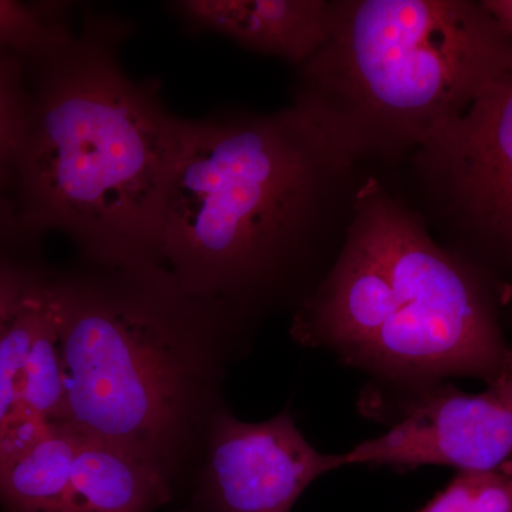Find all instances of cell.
I'll list each match as a JSON object with an SVG mask.
<instances>
[{
  "mask_svg": "<svg viewBox=\"0 0 512 512\" xmlns=\"http://www.w3.org/2000/svg\"><path fill=\"white\" fill-rule=\"evenodd\" d=\"M301 111L178 120L158 254L185 293L261 325L298 311L335 262L365 184Z\"/></svg>",
  "mask_w": 512,
  "mask_h": 512,
  "instance_id": "obj_1",
  "label": "cell"
},
{
  "mask_svg": "<svg viewBox=\"0 0 512 512\" xmlns=\"http://www.w3.org/2000/svg\"><path fill=\"white\" fill-rule=\"evenodd\" d=\"M63 424L113 444L177 495L194 481L231 367L258 325L188 295L164 266L83 264L53 278Z\"/></svg>",
  "mask_w": 512,
  "mask_h": 512,
  "instance_id": "obj_2",
  "label": "cell"
},
{
  "mask_svg": "<svg viewBox=\"0 0 512 512\" xmlns=\"http://www.w3.org/2000/svg\"><path fill=\"white\" fill-rule=\"evenodd\" d=\"M134 23L86 6L79 28L35 63L13 165L18 215L32 234L67 235L84 264L163 266L158 221L180 117L158 80L124 72Z\"/></svg>",
  "mask_w": 512,
  "mask_h": 512,
  "instance_id": "obj_3",
  "label": "cell"
},
{
  "mask_svg": "<svg viewBox=\"0 0 512 512\" xmlns=\"http://www.w3.org/2000/svg\"><path fill=\"white\" fill-rule=\"evenodd\" d=\"M498 296L419 212L367 177L335 262L292 315L291 338L365 373L360 409L387 424L451 377L500 375L512 349Z\"/></svg>",
  "mask_w": 512,
  "mask_h": 512,
  "instance_id": "obj_4",
  "label": "cell"
},
{
  "mask_svg": "<svg viewBox=\"0 0 512 512\" xmlns=\"http://www.w3.org/2000/svg\"><path fill=\"white\" fill-rule=\"evenodd\" d=\"M508 72L512 39L483 2L332 0L325 43L296 67L292 107L357 164L387 163Z\"/></svg>",
  "mask_w": 512,
  "mask_h": 512,
  "instance_id": "obj_5",
  "label": "cell"
},
{
  "mask_svg": "<svg viewBox=\"0 0 512 512\" xmlns=\"http://www.w3.org/2000/svg\"><path fill=\"white\" fill-rule=\"evenodd\" d=\"M426 214L446 232L443 247L495 285L512 272V72L409 157Z\"/></svg>",
  "mask_w": 512,
  "mask_h": 512,
  "instance_id": "obj_6",
  "label": "cell"
},
{
  "mask_svg": "<svg viewBox=\"0 0 512 512\" xmlns=\"http://www.w3.org/2000/svg\"><path fill=\"white\" fill-rule=\"evenodd\" d=\"M343 467V453H320L305 439L289 407L247 423L225 404L212 421L187 512H291L313 481Z\"/></svg>",
  "mask_w": 512,
  "mask_h": 512,
  "instance_id": "obj_7",
  "label": "cell"
},
{
  "mask_svg": "<svg viewBox=\"0 0 512 512\" xmlns=\"http://www.w3.org/2000/svg\"><path fill=\"white\" fill-rule=\"evenodd\" d=\"M389 424L382 436L343 453L345 466L497 470L512 457V353L484 392L468 394L441 383Z\"/></svg>",
  "mask_w": 512,
  "mask_h": 512,
  "instance_id": "obj_8",
  "label": "cell"
},
{
  "mask_svg": "<svg viewBox=\"0 0 512 512\" xmlns=\"http://www.w3.org/2000/svg\"><path fill=\"white\" fill-rule=\"evenodd\" d=\"M184 28L228 37L242 49L301 66L325 43L332 0H177Z\"/></svg>",
  "mask_w": 512,
  "mask_h": 512,
  "instance_id": "obj_9",
  "label": "cell"
},
{
  "mask_svg": "<svg viewBox=\"0 0 512 512\" xmlns=\"http://www.w3.org/2000/svg\"><path fill=\"white\" fill-rule=\"evenodd\" d=\"M77 437L70 512H156L175 497L163 478L127 451Z\"/></svg>",
  "mask_w": 512,
  "mask_h": 512,
  "instance_id": "obj_10",
  "label": "cell"
},
{
  "mask_svg": "<svg viewBox=\"0 0 512 512\" xmlns=\"http://www.w3.org/2000/svg\"><path fill=\"white\" fill-rule=\"evenodd\" d=\"M76 431L50 423L28 446L0 458L3 512L72 511Z\"/></svg>",
  "mask_w": 512,
  "mask_h": 512,
  "instance_id": "obj_11",
  "label": "cell"
},
{
  "mask_svg": "<svg viewBox=\"0 0 512 512\" xmlns=\"http://www.w3.org/2000/svg\"><path fill=\"white\" fill-rule=\"evenodd\" d=\"M53 275L37 276L0 323V437L19 412L23 369L49 303Z\"/></svg>",
  "mask_w": 512,
  "mask_h": 512,
  "instance_id": "obj_12",
  "label": "cell"
},
{
  "mask_svg": "<svg viewBox=\"0 0 512 512\" xmlns=\"http://www.w3.org/2000/svg\"><path fill=\"white\" fill-rule=\"evenodd\" d=\"M64 409L66 375L57 332L52 279L49 303L26 357L19 412L16 416L35 417L47 423H62Z\"/></svg>",
  "mask_w": 512,
  "mask_h": 512,
  "instance_id": "obj_13",
  "label": "cell"
},
{
  "mask_svg": "<svg viewBox=\"0 0 512 512\" xmlns=\"http://www.w3.org/2000/svg\"><path fill=\"white\" fill-rule=\"evenodd\" d=\"M66 3L42 10L12 0H0V50L35 56L72 30Z\"/></svg>",
  "mask_w": 512,
  "mask_h": 512,
  "instance_id": "obj_14",
  "label": "cell"
},
{
  "mask_svg": "<svg viewBox=\"0 0 512 512\" xmlns=\"http://www.w3.org/2000/svg\"><path fill=\"white\" fill-rule=\"evenodd\" d=\"M419 512H512V473L504 466L483 473H458Z\"/></svg>",
  "mask_w": 512,
  "mask_h": 512,
  "instance_id": "obj_15",
  "label": "cell"
},
{
  "mask_svg": "<svg viewBox=\"0 0 512 512\" xmlns=\"http://www.w3.org/2000/svg\"><path fill=\"white\" fill-rule=\"evenodd\" d=\"M19 64L0 55V187L12 184L13 165L29 110Z\"/></svg>",
  "mask_w": 512,
  "mask_h": 512,
  "instance_id": "obj_16",
  "label": "cell"
},
{
  "mask_svg": "<svg viewBox=\"0 0 512 512\" xmlns=\"http://www.w3.org/2000/svg\"><path fill=\"white\" fill-rule=\"evenodd\" d=\"M5 244L0 239V323L28 286L46 271L15 258V255L10 254L9 247H2Z\"/></svg>",
  "mask_w": 512,
  "mask_h": 512,
  "instance_id": "obj_17",
  "label": "cell"
},
{
  "mask_svg": "<svg viewBox=\"0 0 512 512\" xmlns=\"http://www.w3.org/2000/svg\"><path fill=\"white\" fill-rule=\"evenodd\" d=\"M483 5L512 39V0H483Z\"/></svg>",
  "mask_w": 512,
  "mask_h": 512,
  "instance_id": "obj_18",
  "label": "cell"
},
{
  "mask_svg": "<svg viewBox=\"0 0 512 512\" xmlns=\"http://www.w3.org/2000/svg\"><path fill=\"white\" fill-rule=\"evenodd\" d=\"M503 466L507 468V470H510L512 473V457L507 461V463H504Z\"/></svg>",
  "mask_w": 512,
  "mask_h": 512,
  "instance_id": "obj_19",
  "label": "cell"
}]
</instances>
